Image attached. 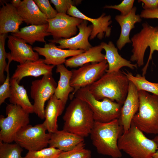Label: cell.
I'll use <instances>...</instances> for the list:
<instances>
[{"label":"cell","mask_w":158,"mask_h":158,"mask_svg":"<svg viewBox=\"0 0 158 158\" xmlns=\"http://www.w3.org/2000/svg\"><path fill=\"white\" fill-rule=\"evenodd\" d=\"M123 131L118 118L107 123L95 121L90 135L98 153L113 158H121L122 154L118 142Z\"/></svg>","instance_id":"obj_1"},{"label":"cell","mask_w":158,"mask_h":158,"mask_svg":"<svg viewBox=\"0 0 158 158\" xmlns=\"http://www.w3.org/2000/svg\"><path fill=\"white\" fill-rule=\"evenodd\" d=\"M129 81L121 71L106 72L98 80L86 87L98 100L107 98L122 105L127 95Z\"/></svg>","instance_id":"obj_2"},{"label":"cell","mask_w":158,"mask_h":158,"mask_svg":"<svg viewBox=\"0 0 158 158\" xmlns=\"http://www.w3.org/2000/svg\"><path fill=\"white\" fill-rule=\"evenodd\" d=\"M63 118V130L84 138L90 135L95 121L87 104L76 97L66 108Z\"/></svg>","instance_id":"obj_3"},{"label":"cell","mask_w":158,"mask_h":158,"mask_svg":"<svg viewBox=\"0 0 158 158\" xmlns=\"http://www.w3.org/2000/svg\"><path fill=\"white\" fill-rule=\"evenodd\" d=\"M118 145L120 150L132 158H151L157 149L153 139L147 137L132 122L129 129L120 136Z\"/></svg>","instance_id":"obj_4"},{"label":"cell","mask_w":158,"mask_h":158,"mask_svg":"<svg viewBox=\"0 0 158 158\" xmlns=\"http://www.w3.org/2000/svg\"><path fill=\"white\" fill-rule=\"evenodd\" d=\"M142 28L131 38L132 54L130 61L135 62L138 67L144 64V57L147 49H150L147 61L142 69V75L145 76L154 52H158V26L154 27L147 23L142 24Z\"/></svg>","instance_id":"obj_5"},{"label":"cell","mask_w":158,"mask_h":158,"mask_svg":"<svg viewBox=\"0 0 158 158\" xmlns=\"http://www.w3.org/2000/svg\"><path fill=\"white\" fill-rule=\"evenodd\" d=\"M139 107L132 122L143 133L158 135V96L138 91Z\"/></svg>","instance_id":"obj_6"},{"label":"cell","mask_w":158,"mask_h":158,"mask_svg":"<svg viewBox=\"0 0 158 158\" xmlns=\"http://www.w3.org/2000/svg\"><path fill=\"white\" fill-rule=\"evenodd\" d=\"M74 96L87 104L93 113L95 121L107 123L120 116L122 105L107 98L98 100L86 87L78 90Z\"/></svg>","instance_id":"obj_7"},{"label":"cell","mask_w":158,"mask_h":158,"mask_svg":"<svg viewBox=\"0 0 158 158\" xmlns=\"http://www.w3.org/2000/svg\"><path fill=\"white\" fill-rule=\"evenodd\" d=\"M6 114V117L0 116V141L11 143L19 130L29 124V114L19 106L11 103L7 105Z\"/></svg>","instance_id":"obj_8"},{"label":"cell","mask_w":158,"mask_h":158,"mask_svg":"<svg viewBox=\"0 0 158 158\" xmlns=\"http://www.w3.org/2000/svg\"><path fill=\"white\" fill-rule=\"evenodd\" d=\"M46 131L43 123L34 126L29 124L18 132L14 142L28 151L40 150L49 145L51 133Z\"/></svg>","instance_id":"obj_9"},{"label":"cell","mask_w":158,"mask_h":158,"mask_svg":"<svg viewBox=\"0 0 158 158\" xmlns=\"http://www.w3.org/2000/svg\"><path fill=\"white\" fill-rule=\"evenodd\" d=\"M57 85L52 73L43 75L31 83L30 96L34 101V113L41 119H44L45 103L54 95Z\"/></svg>","instance_id":"obj_10"},{"label":"cell","mask_w":158,"mask_h":158,"mask_svg":"<svg viewBox=\"0 0 158 158\" xmlns=\"http://www.w3.org/2000/svg\"><path fill=\"white\" fill-rule=\"evenodd\" d=\"M106 60L99 63H88L77 69L73 70L70 81L74 90L69 96L72 100L76 92L80 89L91 85L100 78L108 69Z\"/></svg>","instance_id":"obj_11"},{"label":"cell","mask_w":158,"mask_h":158,"mask_svg":"<svg viewBox=\"0 0 158 158\" xmlns=\"http://www.w3.org/2000/svg\"><path fill=\"white\" fill-rule=\"evenodd\" d=\"M83 20L67 14L58 13L54 18L47 20V31L54 39L69 38L77 34V27Z\"/></svg>","instance_id":"obj_12"},{"label":"cell","mask_w":158,"mask_h":158,"mask_svg":"<svg viewBox=\"0 0 158 158\" xmlns=\"http://www.w3.org/2000/svg\"><path fill=\"white\" fill-rule=\"evenodd\" d=\"M7 37V46L11 52L6 53L8 62L5 70L6 72L9 71V65L13 61L21 64L40 59L38 53L35 51L32 46L23 39L12 35L8 36Z\"/></svg>","instance_id":"obj_13"},{"label":"cell","mask_w":158,"mask_h":158,"mask_svg":"<svg viewBox=\"0 0 158 158\" xmlns=\"http://www.w3.org/2000/svg\"><path fill=\"white\" fill-rule=\"evenodd\" d=\"M88 21L84 20L77 27L79 32L76 36L68 39L61 38L49 40L50 42L59 44V48L71 50L82 49L86 51L92 47L89 42L92 31V25H87Z\"/></svg>","instance_id":"obj_14"},{"label":"cell","mask_w":158,"mask_h":158,"mask_svg":"<svg viewBox=\"0 0 158 158\" xmlns=\"http://www.w3.org/2000/svg\"><path fill=\"white\" fill-rule=\"evenodd\" d=\"M67 14L70 16L89 21L92 23V29L89 37L90 40L93 39L96 37L102 40L104 37H109L110 36L111 29L109 25L112 22L110 15H107L103 13L97 18H92L81 12L76 6L72 5Z\"/></svg>","instance_id":"obj_15"},{"label":"cell","mask_w":158,"mask_h":158,"mask_svg":"<svg viewBox=\"0 0 158 158\" xmlns=\"http://www.w3.org/2000/svg\"><path fill=\"white\" fill-rule=\"evenodd\" d=\"M33 49L39 55L44 57V61L45 63L54 66L63 64L67 57L78 55L85 51L82 49H61L58 47L55 43L51 42L45 43L44 47H35Z\"/></svg>","instance_id":"obj_16"},{"label":"cell","mask_w":158,"mask_h":158,"mask_svg":"<svg viewBox=\"0 0 158 158\" xmlns=\"http://www.w3.org/2000/svg\"><path fill=\"white\" fill-rule=\"evenodd\" d=\"M138 93L134 85L129 81L127 95L122 106L118 118L123 127V132L129 129L133 118L138 111L139 103Z\"/></svg>","instance_id":"obj_17"},{"label":"cell","mask_w":158,"mask_h":158,"mask_svg":"<svg viewBox=\"0 0 158 158\" xmlns=\"http://www.w3.org/2000/svg\"><path fill=\"white\" fill-rule=\"evenodd\" d=\"M55 66L45 63L44 59H39L35 61H29L17 66V68L11 78L15 79L19 84L24 77H35L52 74Z\"/></svg>","instance_id":"obj_18"},{"label":"cell","mask_w":158,"mask_h":158,"mask_svg":"<svg viewBox=\"0 0 158 158\" xmlns=\"http://www.w3.org/2000/svg\"><path fill=\"white\" fill-rule=\"evenodd\" d=\"M2 4L0 9V34L19 31V27L23 22L17 8L11 3Z\"/></svg>","instance_id":"obj_19"},{"label":"cell","mask_w":158,"mask_h":158,"mask_svg":"<svg viewBox=\"0 0 158 158\" xmlns=\"http://www.w3.org/2000/svg\"><path fill=\"white\" fill-rule=\"evenodd\" d=\"M136 7H134L127 15H117L115 17V20L121 28L120 35L116 42L117 48L120 50L126 44L131 43L129 37L130 33L135 28V24L142 21L140 15L136 14Z\"/></svg>","instance_id":"obj_20"},{"label":"cell","mask_w":158,"mask_h":158,"mask_svg":"<svg viewBox=\"0 0 158 158\" xmlns=\"http://www.w3.org/2000/svg\"><path fill=\"white\" fill-rule=\"evenodd\" d=\"M100 45L105 51V58L108 65V68L106 72H118L124 67H128L132 70L137 68L136 63H131V61L123 58L119 54L118 48L112 41H109L108 43L102 42Z\"/></svg>","instance_id":"obj_21"},{"label":"cell","mask_w":158,"mask_h":158,"mask_svg":"<svg viewBox=\"0 0 158 158\" xmlns=\"http://www.w3.org/2000/svg\"><path fill=\"white\" fill-rule=\"evenodd\" d=\"M17 9L23 21L28 25H40L48 23L47 17L41 12L34 0L22 1Z\"/></svg>","instance_id":"obj_22"},{"label":"cell","mask_w":158,"mask_h":158,"mask_svg":"<svg viewBox=\"0 0 158 158\" xmlns=\"http://www.w3.org/2000/svg\"><path fill=\"white\" fill-rule=\"evenodd\" d=\"M84 138L63 129L51 133L49 142L50 147H53L61 151H67L84 142Z\"/></svg>","instance_id":"obj_23"},{"label":"cell","mask_w":158,"mask_h":158,"mask_svg":"<svg viewBox=\"0 0 158 158\" xmlns=\"http://www.w3.org/2000/svg\"><path fill=\"white\" fill-rule=\"evenodd\" d=\"M65 105L54 95L48 101L43 123L48 133H53L58 130V118L62 113Z\"/></svg>","instance_id":"obj_24"},{"label":"cell","mask_w":158,"mask_h":158,"mask_svg":"<svg viewBox=\"0 0 158 158\" xmlns=\"http://www.w3.org/2000/svg\"><path fill=\"white\" fill-rule=\"evenodd\" d=\"M103 49L100 45L92 47L88 50L66 60V67L70 68L81 67L91 63H99L106 60L105 55L102 52Z\"/></svg>","instance_id":"obj_25"},{"label":"cell","mask_w":158,"mask_h":158,"mask_svg":"<svg viewBox=\"0 0 158 158\" xmlns=\"http://www.w3.org/2000/svg\"><path fill=\"white\" fill-rule=\"evenodd\" d=\"M48 23L42 25H30L21 28L19 31L11 35L32 45L35 42H46L45 37L51 35L48 31Z\"/></svg>","instance_id":"obj_26"},{"label":"cell","mask_w":158,"mask_h":158,"mask_svg":"<svg viewBox=\"0 0 158 158\" xmlns=\"http://www.w3.org/2000/svg\"><path fill=\"white\" fill-rule=\"evenodd\" d=\"M56 72L59 73L60 78L54 95L66 105L70 93L74 90L70 84L72 72L62 64L56 66Z\"/></svg>","instance_id":"obj_27"},{"label":"cell","mask_w":158,"mask_h":158,"mask_svg":"<svg viewBox=\"0 0 158 158\" xmlns=\"http://www.w3.org/2000/svg\"><path fill=\"white\" fill-rule=\"evenodd\" d=\"M10 103L19 106L28 113H34L33 107L30 102L27 92L24 86L20 85L15 79H10Z\"/></svg>","instance_id":"obj_28"},{"label":"cell","mask_w":158,"mask_h":158,"mask_svg":"<svg viewBox=\"0 0 158 158\" xmlns=\"http://www.w3.org/2000/svg\"><path fill=\"white\" fill-rule=\"evenodd\" d=\"M122 72L134 85L138 91H144L158 96V83L150 82L146 79L145 76L139 74L134 76L127 71H123Z\"/></svg>","instance_id":"obj_29"},{"label":"cell","mask_w":158,"mask_h":158,"mask_svg":"<svg viewBox=\"0 0 158 158\" xmlns=\"http://www.w3.org/2000/svg\"><path fill=\"white\" fill-rule=\"evenodd\" d=\"M23 148L15 143H5L0 141V158H23Z\"/></svg>","instance_id":"obj_30"},{"label":"cell","mask_w":158,"mask_h":158,"mask_svg":"<svg viewBox=\"0 0 158 158\" xmlns=\"http://www.w3.org/2000/svg\"><path fill=\"white\" fill-rule=\"evenodd\" d=\"M91 152L85 148L84 142L73 149L67 151H61L57 158H91Z\"/></svg>","instance_id":"obj_31"},{"label":"cell","mask_w":158,"mask_h":158,"mask_svg":"<svg viewBox=\"0 0 158 158\" xmlns=\"http://www.w3.org/2000/svg\"><path fill=\"white\" fill-rule=\"evenodd\" d=\"M61 152L58 149L49 147L39 150L29 151L23 158H57Z\"/></svg>","instance_id":"obj_32"},{"label":"cell","mask_w":158,"mask_h":158,"mask_svg":"<svg viewBox=\"0 0 158 158\" xmlns=\"http://www.w3.org/2000/svg\"><path fill=\"white\" fill-rule=\"evenodd\" d=\"M7 34H0V83L2 84L5 81L6 77L4 74L7 64L6 61V53L5 49V41Z\"/></svg>","instance_id":"obj_33"},{"label":"cell","mask_w":158,"mask_h":158,"mask_svg":"<svg viewBox=\"0 0 158 158\" xmlns=\"http://www.w3.org/2000/svg\"><path fill=\"white\" fill-rule=\"evenodd\" d=\"M58 13L67 14L71 6H75L81 3V0H51Z\"/></svg>","instance_id":"obj_34"},{"label":"cell","mask_w":158,"mask_h":158,"mask_svg":"<svg viewBox=\"0 0 158 158\" xmlns=\"http://www.w3.org/2000/svg\"><path fill=\"white\" fill-rule=\"evenodd\" d=\"M39 9L47 17L48 19L54 18L58 12L51 6L48 0H34Z\"/></svg>","instance_id":"obj_35"},{"label":"cell","mask_w":158,"mask_h":158,"mask_svg":"<svg viewBox=\"0 0 158 158\" xmlns=\"http://www.w3.org/2000/svg\"><path fill=\"white\" fill-rule=\"evenodd\" d=\"M134 1V0H123L118 5H106L104 8L116 9L120 11L121 15H125L128 14L133 8Z\"/></svg>","instance_id":"obj_36"},{"label":"cell","mask_w":158,"mask_h":158,"mask_svg":"<svg viewBox=\"0 0 158 158\" xmlns=\"http://www.w3.org/2000/svg\"><path fill=\"white\" fill-rule=\"evenodd\" d=\"M6 79L0 86V105L5 102L7 98H9L11 96V88L9 71L7 72Z\"/></svg>","instance_id":"obj_37"},{"label":"cell","mask_w":158,"mask_h":158,"mask_svg":"<svg viewBox=\"0 0 158 158\" xmlns=\"http://www.w3.org/2000/svg\"><path fill=\"white\" fill-rule=\"evenodd\" d=\"M140 16L144 18L158 19V8L151 10H143L141 11Z\"/></svg>","instance_id":"obj_38"},{"label":"cell","mask_w":158,"mask_h":158,"mask_svg":"<svg viewBox=\"0 0 158 158\" xmlns=\"http://www.w3.org/2000/svg\"><path fill=\"white\" fill-rule=\"evenodd\" d=\"M138 1L143 3L142 7L144 10L153 9L158 8V0H139Z\"/></svg>","instance_id":"obj_39"},{"label":"cell","mask_w":158,"mask_h":158,"mask_svg":"<svg viewBox=\"0 0 158 158\" xmlns=\"http://www.w3.org/2000/svg\"><path fill=\"white\" fill-rule=\"evenodd\" d=\"M153 139L157 144V149L156 152L151 158H158V135L155 137Z\"/></svg>","instance_id":"obj_40"},{"label":"cell","mask_w":158,"mask_h":158,"mask_svg":"<svg viewBox=\"0 0 158 158\" xmlns=\"http://www.w3.org/2000/svg\"><path fill=\"white\" fill-rule=\"evenodd\" d=\"M21 1L20 0H12L11 1V4L14 7L17 8L20 4Z\"/></svg>","instance_id":"obj_41"},{"label":"cell","mask_w":158,"mask_h":158,"mask_svg":"<svg viewBox=\"0 0 158 158\" xmlns=\"http://www.w3.org/2000/svg\"></svg>","instance_id":"obj_42"}]
</instances>
